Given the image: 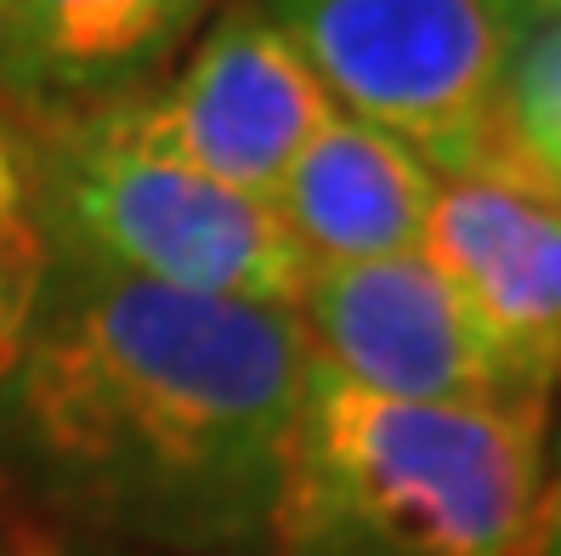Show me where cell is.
I'll list each match as a JSON object with an SVG mask.
<instances>
[{
  "instance_id": "cell-12",
  "label": "cell",
  "mask_w": 561,
  "mask_h": 556,
  "mask_svg": "<svg viewBox=\"0 0 561 556\" xmlns=\"http://www.w3.org/2000/svg\"><path fill=\"white\" fill-rule=\"evenodd\" d=\"M35 216V188H28V148L12 114L0 109V222Z\"/></svg>"
},
{
  "instance_id": "cell-3",
  "label": "cell",
  "mask_w": 561,
  "mask_h": 556,
  "mask_svg": "<svg viewBox=\"0 0 561 556\" xmlns=\"http://www.w3.org/2000/svg\"><path fill=\"white\" fill-rule=\"evenodd\" d=\"M35 227L57 261L176 296L295 313L312 261L273 205L119 143L103 120H23Z\"/></svg>"
},
{
  "instance_id": "cell-11",
  "label": "cell",
  "mask_w": 561,
  "mask_h": 556,
  "mask_svg": "<svg viewBox=\"0 0 561 556\" xmlns=\"http://www.w3.org/2000/svg\"><path fill=\"white\" fill-rule=\"evenodd\" d=\"M46 284H51V245L41 239L35 216L0 222V381L12 375L28 336H35Z\"/></svg>"
},
{
  "instance_id": "cell-1",
  "label": "cell",
  "mask_w": 561,
  "mask_h": 556,
  "mask_svg": "<svg viewBox=\"0 0 561 556\" xmlns=\"http://www.w3.org/2000/svg\"><path fill=\"white\" fill-rule=\"evenodd\" d=\"M301 386L295 313L51 256L35 336L0 381V488L91 545L267 556Z\"/></svg>"
},
{
  "instance_id": "cell-7",
  "label": "cell",
  "mask_w": 561,
  "mask_h": 556,
  "mask_svg": "<svg viewBox=\"0 0 561 556\" xmlns=\"http://www.w3.org/2000/svg\"><path fill=\"white\" fill-rule=\"evenodd\" d=\"M420 250L471 302L522 386L561 398V205L505 177H448Z\"/></svg>"
},
{
  "instance_id": "cell-9",
  "label": "cell",
  "mask_w": 561,
  "mask_h": 556,
  "mask_svg": "<svg viewBox=\"0 0 561 556\" xmlns=\"http://www.w3.org/2000/svg\"><path fill=\"white\" fill-rule=\"evenodd\" d=\"M437 188L443 177L414 148L335 114L278 182L273 211L312 268H346L420 250Z\"/></svg>"
},
{
  "instance_id": "cell-2",
  "label": "cell",
  "mask_w": 561,
  "mask_h": 556,
  "mask_svg": "<svg viewBox=\"0 0 561 556\" xmlns=\"http://www.w3.org/2000/svg\"><path fill=\"white\" fill-rule=\"evenodd\" d=\"M556 404H398L307 352L267 556H534Z\"/></svg>"
},
{
  "instance_id": "cell-16",
  "label": "cell",
  "mask_w": 561,
  "mask_h": 556,
  "mask_svg": "<svg viewBox=\"0 0 561 556\" xmlns=\"http://www.w3.org/2000/svg\"><path fill=\"white\" fill-rule=\"evenodd\" d=\"M527 12H561V0H522Z\"/></svg>"
},
{
  "instance_id": "cell-4",
  "label": "cell",
  "mask_w": 561,
  "mask_h": 556,
  "mask_svg": "<svg viewBox=\"0 0 561 556\" xmlns=\"http://www.w3.org/2000/svg\"><path fill=\"white\" fill-rule=\"evenodd\" d=\"M341 114L414 148L443 182L500 166L522 0H255Z\"/></svg>"
},
{
  "instance_id": "cell-8",
  "label": "cell",
  "mask_w": 561,
  "mask_h": 556,
  "mask_svg": "<svg viewBox=\"0 0 561 556\" xmlns=\"http://www.w3.org/2000/svg\"><path fill=\"white\" fill-rule=\"evenodd\" d=\"M216 0H7L0 97L23 120L119 109L199 41Z\"/></svg>"
},
{
  "instance_id": "cell-14",
  "label": "cell",
  "mask_w": 561,
  "mask_h": 556,
  "mask_svg": "<svg viewBox=\"0 0 561 556\" xmlns=\"http://www.w3.org/2000/svg\"><path fill=\"white\" fill-rule=\"evenodd\" d=\"M561 556V398H556V427H550V472H545V506H539V551Z\"/></svg>"
},
{
  "instance_id": "cell-13",
  "label": "cell",
  "mask_w": 561,
  "mask_h": 556,
  "mask_svg": "<svg viewBox=\"0 0 561 556\" xmlns=\"http://www.w3.org/2000/svg\"><path fill=\"white\" fill-rule=\"evenodd\" d=\"M57 534H46L7 488H0V556H57Z\"/></svg>"
},
{
  "instance_id": "cell-6",
  "label": "cell",
  "mask_w": 561,
  "mask_h": 556,
  "mask_svg": "<svg viewBox=\"0 0 561 556\" xmlns=\"http://www.w3.org/2000/svg\"><path fill=\"white\" fill-rule=\"evenodd\" d=\"M307 352L375 398L398 404H556L522 375L454 279L425 250L312 268L295 302Z\"/></svg>"
},
{
  "instance_id": "cell-10",
  "label": "cell",
  "mask_w": 561,
  "mask_h": 556,
  "mask_svg": "<svg viewBox=\"0 0 561 556\" xmlns=\"http://www.w3.org/2000/svg\"><path fill=\"white\" fill-rule=\"evenodd\" d=\"M505 177L561 205V12H534L505 75L500 166Z\"/></svg>"
},
{
  "instance_id": "cell-5",
  "label": "cell",
  "mask_w": 561,
  "mask_h": 556,
  "mask_svg": "<svg viewBox=\"0 0 561 556\" xmlns=\"http://www.w3.org/2000/svg\"><path fill=\"white\" fill-rule=\"evenodd\" d=\"M335 114L329 91L255 12V0H227L187 46L176 75L153 80L119 109H96L91 120L164 166L273 205L289 166Z\"/></svg>"
},
{
  "instance_id": "cell-15",
  "label": "cell",
  "mask_w": 561,
  "mask_h": 556,
  "mask_svg": "<svg viewBox=\"0 0 561 556\" xmlns=\"http://www.w3.org/2000/svg\"><path fill=\"white\" fill-rule=\"evenodd\" d=\"M57 556H148V551H114V545H57Z\"/></svg>"
},
{
  "instance_id": "cell-17",
  "label": "cell",
  "mask_w": 561,
  "mask_h": 556,
  "mask_svg": "<svg viewBox=\"0 0 561 556\" xmlns=\"http://www.w3.org/2000/svg\"><path fill=\"white\" fill-rule=\"evenodd\" d=\"M0 7H7V0H0Z\"/></svg>"
}]
</instances>
